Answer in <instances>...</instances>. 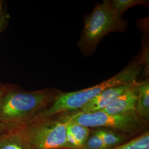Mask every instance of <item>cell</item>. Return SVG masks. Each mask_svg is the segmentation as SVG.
<instances>
[{
    "instance_id": "13",
    "label": "cell",
    "mask_w": 149,
    "mask_h": 149,
    "mask_svg": "<svg viewBox=\"0 0 149 149\" xmlns=\"http://www.w3.org/2000/svg\"><path fill=\"white\" fill-rule=\"evenodd\" d=\"M146 1L143 0H114L110 1L112 11L118 17L122 18L124 12L135 6L144 5Z\"/></svg>"
},
{
    "instance_id": "5",
    "label": "cell",
    "mask_w": 149,
    "mask_h": 149,
    "mask_svg": "<svg viewBox=\"0 0 149 149\" xmlns=\"http://www.w3.org/2000/svg\"><path fill=\"white\" fill-rule=\"evenodd\" d=\"M66 113L70 119L87 128H104L126 136L143 131L148 123V120L140 117L135 111L118 114L79 111Z\"/></svg>"
},
{
    "instance_id": "10",
    "label": "cell",
    "mask_w": 149,
    "mask_h": 149,
    "mask_svg": "<svg viewBox=\"0 0 149 149\" xmlns=\"http://www.w3.org/2000/svg\"><path fill=\"white\" fill-rule=\"evenodd\" d=\"M0 149H31L21 136L13 131L0 135Z\"/></svg>"
},
{
    "instance_id": "14",
    "label": "cell",
    "mask_w": 149,
    "mask_h": 149,
    "mask_svg": "<svg viewBox=\"0 0 149 149\" xmlns=\"http://www.w3.org/2000/svg\"><path fill=\"white\" fill-rule=\"evenodd\" d=\"M79 149H106V148L101 137L95 130L92 133L85 144Z\"/></svg>"
},
{
    "instance_id": "6",
    "label": "cell",
    "mask_w": 149,
    "mask_h": 149,
    "mask_svg": "<svg viewBox=\"0 0 149 149\" xmlns=\"http://www.w3.org/2000/svg\"><path fill=\"white\" fill-rule=\"evenodd\" d=\"M138 82L136 81L132 83L107 88L100 93L97 96L92 99L90 101L87 103L79 111L85 113L101 111L119 96L122 95L127 91L132 88Z\"/></svg>"
},
{
    "instance_id": "15",
    "label": "cell",
    "mask_w": 149,
    "mask_h": 149,
    "mask_svg": "<svg viewBox=\"0 0 149 149\" xmlns=\"http://www.w3.org/2000/svg\"><path fill=\"white\" fill-rule=\"evenodd\" d=\"M10 16L7 3L5 1L0 0V34L8 27Z\"/></svg>"
},
{
    "instance_id": "9",
    "label": "cell",
    "mask_w": 149,
    "mask_h": 149,
    "mask_svg": "<svg viewBox=\"0 0 149 149\" xmlns=\"http://www.w3.org/2000/svg\"><path fill=\"white\" fill-rule=\"evenodd\" d=\"M135 111L140 117L148 120L149 118V79L139 82L138 100Z\"/></svg>"
},
{
    "instance_id": "1",
    "label": "cell",
    "mask_w": 149,
    "mask_h": 149,
    "mask_svg": "<svg viewBox=\"0 0 149 149\" xmlns=\"http://www.w3.org/2000/svg\"><path fill=\"white\" fill-rule=\"evenodd\" d=\"M62 91L53 88L28 91L13 84L0 87V123L12 130L36 117Z\"/></svg>"
},
{
    "instance_id": "12",
    "label": "cell",
    "mask_w": 149,
    "mask_h": 149,
    "mask_svg": "<svg viewBox=\"0 0 149 149\" xmlns=\"http://www.w3.org/2000/svg\"><path fill=\"white\" fill-rule=\"evenodd\" d=\"M111 149H149V132L146 131L129 141Z\"/></svg>"
},
{
    "instance_id": "11",
    "label": "cell",
    "mask_w": 149,
    "mask_h": 149,
    "mask_svg": "<svg viewBox=\"0 0 149 149\" xmlns=\"http://www.w3.org/2000/svg\"><path fill=\"white\" fill-rule=\"evenodd\" d=\"M96 131L102 139L106 149H112L124 144L128 139L126 135L107 129L101 128Z\"/></svg>"
},
{
    "instance_id": "7",
    "label": "cell",
    "mask_w": 149,
    "mask_h": 149,
    "mask_svg": "<svg viewBox=\"0 0 149 149\" xmlns=\"http://www.w3.org/2000/svg\"><path fill=\"white\" fill-rule=\"evenodd\" d=\"M138 82L132 88L119 96L106 108L100 111L109 114H123L135 111L138 100Z\"/></svg>"
},
{
    "instance_id": "16",
    "label": "cell",
    "mask_w": 149,
    "mask_h": 149,
    "mask_svg": "<svg viewBox=\"0 0 149 149\" xmlns=\"http://www.w3.org/2000/svg\"><path fill=\"white\" fill-rule=\"evenodd\" d=\"M1 85H2V84L0 82V87ZM7 131V128H6L5 126L0 123V135L5 133Z\"/></svg>"
},
{
    "instance_id": "4",
    "label": "cell",
    "mask_w": 149,
    "mask_h": 149,
    "mask_svg": "<svg viewBox=\"0 0 149 149\" xmlns=\"http://www.w3.org/2000/svg\"><path fill=\"white\" fill-rule=\"evenodd\" d=\"M127 22L115 15L109 1H104L95 6L85 19V24L78 46L85 56L90 55L96 51L100 40L112 32H123Z\"/></svg>"
},
{
    "instance_id": "2",
    "label": "cell",
    "mask_w": 149,
    "mask_h": 149,
    "mask_svg": "<svg viewBox=\"0 0 149 149\" xmlns=\"http://www.w3.org/2000/svg\"><path fill=\"white\" fill-rule=\"evenodd\" d=\"M142 69L140 60H134L127 67L111 78L84 90L61 92L38 117H48L80 110L87 103L107 88L136 81Z\"/></svg>"
},
{
    "instance_id": "3",
    "label": "cell",
    "mask_w": 149,
    "mask_h": 149,
    "mask_svg": "<svg viewBox=\"0 0 149 149\" xmlns=\"http://www.w3.org/2000/svg\"><path fill=\"white\" fill-rule=\"evenodd\" d=\"M7 131L18 134L31 149H67L66 122L63 114L36 117Z\"/></svg>"
},
{
    "instance_id": "8",
    "label": "cell",
    "mask_w": 149,
    "mask_h": 149,
    "mask_svg": "<svg viewBox=\"0 0 149 149\" xmlns=\"http://www.w3.org/2000/svg\"><path fill=\"white\" fill-rule=\"evenodd\" d=\"M63 114L65 119L66 132L72 136L77 145V149H79L88 138L90 135V129L70 119L66 113Z\"/></svg>"
}]
</instances>
